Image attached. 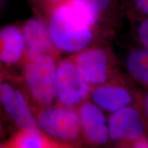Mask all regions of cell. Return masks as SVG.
I'll use <instances>...</instances> for the list:
<instances>
[{
	"instance_id": "7c38bea8",
	"label": "cell",
	"mask_w": 148,
	"mask_h": 148,
	"mask_svg": "<svg viewBox=\"0 0 148 148\" xmlns=\"http://www.w3.org/2000/svg\"><path fill=\"white\" fill-rule=\"evenodd\" d=\"M89 99L106 113H112L128 106L132 96L128 90L113 80L91 88Z\"/></svg>"
},
{
	"instance_id": "5b68a950",
	"label": "cell",
	"mask_w": 148,
	"mask_h": 148,
	"mask_svg": "<svg viewBox=\"0 0 148 148\" xmlns=\"http://www.w3.org/2000/svg\"><path fill=\"white\" fill-rule=\"evenodd\" d=\"M0 102L5 113L19 130H40L34 109L21 84L4 73L0 84Z\"/></svg>"
},
{
	"instance_id": "6da1fadb",
	"label": "cell",
	"mask_w": 148,
	"mask_h": 148,
	"mask_svg": "<svg viewBox=\"0 0 148 148\" xmlns=\"http://www.w3.org/2000/svg\"><path fill=\"white\" fill-rule=\"evenodd\" d=\"M40 12L39 16L45 19L51 41L60 53L74 54L103 40L69 1L47 5Z\"/></svg>"
},
{
	"instance_id": "8992f818",
	"label": "cell",
	"mask_w": 148,
	"mask_h": 148,
	"mask_svg": "<svg viewBox=\"0 0 148 148\" xmlns=\"http://www.w3.org/2000/svg\"><path fill=\"white\" fill-rule=\"evenodd\" d=\"M91 87L79 71L73 56L59 59L56 74V102L78 108L89 99Z\"/></svg>"
},
{
	"instance_id": "3957f363",
	"label": "cell",
	"mask_w": 148,
	"mask_h": 148,
	"mask_svg": "<svg viewBox=\"0 0 148 148\" xmlns=\"http://www.w3.org/2000/svg\"><path fill=\"white\" fill-rule=\"evenodd\" d=\"M39 130L51 139L81 148L84 140L78 110L55 103L50 106L34 109Z\"/></svg>"
},
{
	"instance_id": "ba28073f",
	"label": "cell",
	"mask_w": 148,
	"mask_h": 148,
	"mask_svg": "<svg viewBox=\"0 0 148 148\" xmlns=\"http://www.w3.org/2000/svg\"><path fill=\"white\" fill-rule=\"evenodd\" d=\"M84 143L91 148H104L110 142L106 112L90 99L77 108Z\"/></svg>"
},
{
	"instance_id": "e0dca14e",
	"label": "cell",
	"mask_w": 148,
	"mask_h": 148,
	"mask_svg": "<svg viewBox=\"0 0 148 148\" xmlns=\"http://www.w3.org/2000/svg\"><path fill=\"white\" fill-rule=\"evenodd\" d=\"M132 148H148V139L140 138L135 142Z\"/></svg>"
},
{
	"instance_id": "9c48e42d",
	"label": "cell",
	"mask_w": 148,
	"mask_h": 148,
	"mask_svg": "<svg viewBox=\"0 0 148 148\" xmlns=\"http://www.w3.org/2000/svg\"><path fill=\"white\" fill-rule=\"evenodd\" d=\"M108 121L110 140L136 142L143 138V121L134 107L128 106L112 112Z\"/></svg>"
},
{
	"instance_id": "30bf717a",
	"label": "cell",
	"mask_w": 148,
	"mask_h": 148,
	"mask_svg": "<svg viewBox=\"0 0 148 148\" xmlns=\"http://www.w3.org/2000/svg\"><path fill=\"white\" fill-rule=\"evenodd\" d=\"M21 26L25 40V60L46 53L60 54L51 41L43 18L39 16L29 18L23 22Z\"/></svg>"
},
{
	"instance_id": "52a82bcc",
	"label": "cell",
	"mask_w": 148,
	"mask_h": 148,
	"mask_svg": "<svg viewBox=\"0 0 148 148\" xmlns=\"http://www.w3.org/2000/svg\"><path fill=\"white\" fill-rule=\"evenodd\" d=\"M69 2L103 38L112 32L125 12L123 0H69Z\"/></svg>"
},
{
	"instance_id": "5bb4252c",
	"label": "cell",
	"mask_w": 148,
	"mask_h": 148,
	"mask_svg": "<svg viewBox=\"0 0 148 148\" xmlns=\"http://www.w3.org/2000/svg\"><path fill=\"white\" fill-rule=\"evenodd\" d=\"M129 73L140 82L148 85V49L138 48L130 51L125 59Z\"/></svg>"
},
{
	"instance_id": "7a4b0ae2",
	"label": "cell",
	"mask_w": 148,
	"mask_h": 148,
	"mask_svg": "<svg viewBox=\"0 0 148 148\" xmlns=\"http://www.w3.org/2000/svg\"><path fill=\"white\" fill-rule=\"evenodd\" d=\"M59 56L46 53L25 60L20 80L34 109L56 103V74Z\"/></svg>"
},
{
	"instance_id": "9a60e30c",
	"label": "cell",
	"mask_w": 148,
	"mask_h": 148,
	"mask_svg": "<svg viewBox=\"0 0 148 148\" xmlns=\"http://www.w3.org/2000/svg\"><path fill=\"white\" fill-rule=\"evenodd\" d=\"M137 36L144 48L148 49V17L143 16L137 27Z\"/></svg>"
},
{
	"instance_id": "ac0fdd59",
	"label": "cell",
	"mask_w": 148,
	"mask_h": 148,
	"mask_svg": "<svg viewBox=\"0 0 148 148\" xmlns=\"http://www.w3.org/2000/svg\"><path fill=\"white\" fill-rule=\"evenodd\" d=\"M144 106H145L146 113H147L148 116V93L145 95V99H144Z\"/></svg>"
},
{
	"instance_id": "2e32d148",
	"label": "cell",
	"mask_w": 148,
	"mask_h": 148,
	"mask_svg": "<svg viewBox=\"0 0 148 148\" xmlns=\"http://www.w3.org/2000/svg\"><path fill=\"white\" fill-rule=\"evenodd\" d=\"M133 12H138L148 17V0H130Z\"/></svg>"
},
{
	"instance_id": "4fadbf2b",
	"label": "cell",
	"mask_w": 148,
	"mask_h": 148,
	"mask_svg": "<svg viewBox=\"0 0 148 148\" xmlns=\"http://www.w3.org/2000/svg\"><path fill=\"white\" fill-rule=\"evenodd\" d=\"M8 148H78L51 139L40 130H19L5 143Z\"/></svg>"
},
{
	"instance_id": "277c9868",
	"label": "cell",
	"mask_w": 148,
	"mask_h": 148,
	"mask_svg": "<svg viewBox=\"0 0 148 148\" xmlns=\"http://www.w3.org/2000/svg\"><path fill=\"white\" fill-rule=\"evenodd\" d=\"M72 56L83 78L91 88L112 79L114 57L104 40L94 42Z\"/></svg>"
},
{
	"instance_id": "8fae6325",
	"label": "cell",
	"mask_w": 148,
	"mask_h": 148,
	"mask_svg": "<svg viewBox=\"0 0 148 148\" xmlns=\"http://www.w3.org/2000/svg\"><path fill=\"white\" fill-rule=\"evenodd\" d=\"M0 61L3 67L21 66L25 57V40L21 25L8 24L0 29Z\"/></svg>"
}]
</instances>
